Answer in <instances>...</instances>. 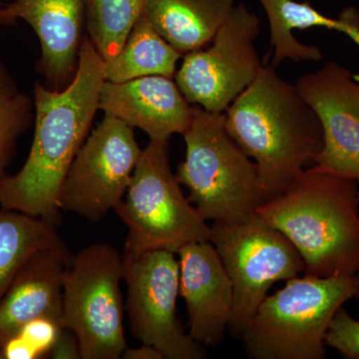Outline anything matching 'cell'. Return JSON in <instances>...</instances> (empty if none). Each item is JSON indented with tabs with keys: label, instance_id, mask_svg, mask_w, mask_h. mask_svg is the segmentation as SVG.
Segmentation results:
<instances>
[{
	"label": "cell",
	"instance_id": "6da1fadb",
	"mask_svg": "<svg viewBox=\"0 0 359 359\" xmlns=\"http://www.w3.org/2000/svg\"><path fill=\"white\" fill-rule=\"evenodd\" d=\"M103 62L85 36L76 75L65 89L55 91L35 82L32 148L20 171L0 182V208L61 223V188L99 110Z\"/></svg>",
	"mask_w": 359,
	"mask_h": 359
},
{
	"label": "cell",
	"instance_id": "7a4b0ae2",
	"mask_svg": "<svg viewBox=\"0 0 359 359\" xmlns=\"http://www.w3.org/2000/svg\"><path fill=\"white\" fill-rule=\"evenodd\" d=\"M224 116L229 133L257 164L262 204L282 194L304 168L313 166L323 150L318 115L273 66H262Z\"/></svg>",
	"mask_w": 359,
	"mask_h": 359
},
{
	"label": "cell",
	"instance_id": "3957f363",
	"mask_svg": "<svg viewBox=\"0 0 359 359\" xmlns=\"http://www.w3.org/2000/svg\"><path fill=\"white\" fill-rule=\"evenodd\" d=\"M256 215L294 245L304 275L332 278L359 271V190L354 180L304 170Z\"/></svg>",
	"mask_w": 359,
	"mask_h": 359
},
{
	"label": "cell",
	"instance_id": "277c9868",
	"mask_svg": "<svg viewBox=\"0 0 359 359\" xmlns=\"http://www.w3.org/2000/svg\"><path fill=\"white\" fill-rule=\"evenodd\" d=\"M186 158L176 177L205 221L241 223L262 205L257 164L233 140L224 113L194 106L185 133Z\"/></svg>",
	"mask_w": 359,
	"mask_h": 359
},
{
	"label": "cell",
	"instance_id": "5b68a950",
	"mask_svg": "<svg viewBox=\"0 0 359 359\" xmlns=\"http://www.w3.org/2000/svg\"><path fill=\"white\" fill-rule=\"evenodd\" d=\"M355 295V276L287 280L262 302L245 330L252 359H323L325 335L339 309Z\"/></svg>",
	"mask_w": 359,
	"mask_h": 359
},
{
	"label": "cell",
	"instance_id": "8992f818",
	"mask_svg": "<svg viewBox=\"0 0 359 359\" xmlns=\"http://www.w3.org/2000/svg\"><path fill=\"white\" fill-rule=\"evenodd\" d=\"M180 185L170 165L169 141H150L114 209L128 229L125 256L158 250L177 254L184 245L210 241L211 226Z\"/></svg>",
	"mask_w": 359,
	"mask_h": 359
},
{
	"label": "cell",
	"instance_id": "52a82bcc",
	"mask_svg": "<svg viewBox=\"0 0 359 359\" xmlns=\"http://www.w3.org/2000/svg\"><path fill=\"white\" fill-rule=\"evenodd\" d=\"M124 259L106 243L72 257L62 280V327L76 334L81 359H118L127 346L123 313Z\"/></svg>",
	"mask_w": 359,
	"mask_h": 359
},
{
	"label": "cell",
	"instance_id": "ba28073f",
	"mask_svg": "<svg viewBox=\"0 0 359 359\" xmlns=\"http://www.w3.org/2000/svg\"><path fill=\"white\" fill-rule=\"evenodd\" d=\"M211 230L210 242L218 250L235 294L228 330L242 340L269 289L304 273V263L294 245L256 214L241 223L214 222Z\"/></svg>",
	"mask_w": 359,
	"mask_h": 359
},
{
	"label": "cell",
	"instance_id": "9c48e42d",
	"mask_svg": "<svg viewBox=\"0 0 359 359\" xmlns=\"http://www.w3.org/2000/svg\"><path fill=\"white\" fill-rule=\"evenodd\" d=\"M259 33L256 14L240 4L219 28L211 43L188 52L174 80L191 104L224 113L256 79L262 65L254 41Z\"/></svg>",
	"mask_w": 359,
	"mask_h": 359
},
{
	"label": "cell",
	"instance_id": "30bf717a",
	"mask_svg": "<svg viewBox=\"0 0 359 359\" xmlns=\"http://www.w3.org/2000/svg\"><path fill=\"white\" fill-rule=\"evenodd\" d=\"M175 255L163 250L123 255L131 334L165 359H205V347L186 334L177 314L180 266Z\"/></svg>",
	"mask_w": 359,
	"mask_h": 359
},
{
	"label": "cell",
	"instance_id": "8fae6325",
	"mask_svg": "<svg viewBox=\"0 0 359 359\" xmlns=\"http://www.w3.org/2000/svg\"><path fill=\"white\" fill-rule=\"evenodd\" d=\"M134 128L104 115L73 160L61 188V211L99 222L119 204L140 159Z\"/></svg>",
	"mask_w": 359,
	"mask_h": 359
},
{
	"label": "cell",
	"instance_id": "7c38bea8",
	"mask_svg": "<svg viewBox=\"0 0 359 359\" xmlns=\"http://www.w3.org/2000/svg\"><path fill=\"white\" fill-rule=\"evenodd\" d=\"M323 130V148L311 170L354 180L359 185V80L327 62L295 83Z\"/></svg>",
	"mask_w": 359,
	"mask_h": 359
},
{
	"label": "cell",
	"instance_id": "4fadbf2b",
	"mask_svg": "<svg viewBox=\"0 0 359 359\" xmlns=\"http://www.w3.org/2000/svg\"><path fill=\"white\" fill-rule=\"evenodd\" d=\"M25 20L39 40L35 69L47 88L61 91L74 79L85 37V0H13L0 6V25Z\"/></svg>",
	"mask_w": 359,
	"mask_h": 359
},
{
	"label": "cell",
	"instance_id": "5bb4252c",
	"mask_svg": "<svg viewBox=\"0 0 359 359\" xmlns=\"http://www.w3.org/2000/svg\"><path fill=\"white\" fill-rule=\"evenodd\" d=\"M180 294L188 311V334L204 347L218 346L233 316V287L210 241L191 243L177 252Z\"/></svg>",
	"mask_w": 359,
	"mask_h": 359
},
{
	"label": "cell",
	"instance_id": "9a60e30c",
	"mask_svg": "<svg viewBox=\"0 0 359 359\" xmlns=\"http://www.w3.org/2000/svg\"><path fill=\"white\" fill-rule=\"evenodd\" d=\"M193 107L174 78L146 76L121 83L104 82L99 110L148 135L150 141H169L185 133Z\"/></svg>",
	"mask_w": 359,
	"mask_h": 359
},
{
	"label": "cell",
	"instance_id": "2e32d148",
	"mask_svg": "<svg viewBox=\"0 0 359 359\" xmlns=\"http://www.w3.org/2000/svg\"><path fill=\"white\" fill-rule=\"evenodd\" d=\"M72 257L65 245L45 248L26 259L0 301V348L40 316L62 325V280Z\"/></svg>",
	"mask_w": 359,
	"mask_h": 359
},
{
	"label": "cell",
	"instance_id": "e0dca14e",
	"mask_svg": "<svg viewBox=\"0 0 359 359\" xmlns=\"http://www.w3.org/2000/svg\"><path fill=\"white\" fill-rule=\"evenodd\" d=\"M264 7L271 29L269 51H273L271 66L276 67L285 59L320 61L323 53L318 47L302 44L294 35V29L325 27L344 33L359 47V11L355 7L344 9L339 18H328L311 6L309 1L295 0H259ZM359 80V75L354 74Z\"/></svg>",
	"mask_w": 359,
	"mask_h": 359
},
{
	"label": "cell",
	"instance_id": "ac0fdd59",
	"mask_svg": "<svg viewBox=\"0 0 359 359\" xmlns=\"http://www.w3.org/2000/svg\"><path fill=\"white\" fill-rule=\"evenodd\" d=\"M235 0H145L143 15L183 55L208 46Z\"/></svg>",
	"mask_w": 359,
	"mask_h": 359
},
{
	"label": "cell",
	"instance_id": "d6986e66",
	"mask_svg": "<svg viewBox=\"0 0 359 359\" xmlns=\"http://www.w3.org/2000/svg\"><path fill=\"white\" fill-rule=\"evenodd\" d=\"M181 56L142 14L119 53L103 60L104 79L121 83L146 76L174 78Z\"/></svg>",
	"mask_w": 359,
	"mask_h": 359
},
{
	"label": "cell",
	"instance_id": "ffe728a7",
	"mask_svg": "<svg viewBox=\"0 0 359 359\" xmlns=\"http://www.w3.org/2000/svg\"><path fill=\"white\" fill-rule=\"evenodd\" d=\"M65 245L56 224L0 208V301L28 257L45 248Z\"/></svg>",
	"mask_w": 359,
	"mask_h": 359
},
{
	"label": "cell",
	"instance_id": "44dd1931",
	"mask_svg": "<svg viewBox=\"0 0 359 359\" xmlns=\"http://www.w3.org/2000/svg\"><path fill=\"white\" fill-rule=\"evenodd\" d=\"M145 0H85L86 29L103 60L115 57L143 14Z\"/></svg>",
	"mask_w": 359,
	"mask_h": 359
},
{
	"label": "cell",
	"instance_id": "7402d4cb",
	"mask_svg": "<svg viewBox=\"0 0 359 359\" xmlns=\"http://www.w3.org/2000/svg\"><path fill=\"white\" fill-rule=\"evenodd\" d=\"M33 97L21 91L0 52V182L7 176L18 141L34 123Z\"/></svg>",
	"mask_w": 359,
	"mask_h": 359
},
{
	"label": "cell",
	"instance_id": "603a6c76",
	"mask_svg": "<svg viewBox=\"0 0 359 359\" xmlns=\"http://www.w3.org/2000/svg\"><path fill=\"white\" fill-rule=\"evenodd\" d=\"M325 346L337 349L344 358L359 359V320L342 306L335 314L325 335Z\"/></svg>",
	"mask_w": 359,
	"mask_h": 359
},
{
	"label": "cell",
	"instance_id": "cb8c5ba5",
	"mask_svg": "<svg viewBox=\"0 0 359 359\" xmlns=\"http://www.w3.org/2000/svg\"><path fill=\"white\" fill-rule=\"evenodd\" d=\"M62 328V325L53 318L40 316L25 323L16 334L41 358L50 353Z\"/></svg>",
	"mask_w": 359,
	"mask_h": 359
},
{
	"label": "cell",
	"instance_id": "d4e9b609",
	"mask_svg": "<svg viewBox=\"0 0 359 359\" xmlns=\"http://www.w3.org/2000/svg\"><path fill=\"white\" fill-rule=\"evenodd\" d=\"M48 355L53 359H81L76 334L69 328L63 327Z\"/></svg>",
	"mask_w": 359,
	"mask_h": 359
},
{
	"label": "cell",
	"instance_id": "484cf974",
	"mask_svg": "<svg viewBox=\"0 0 359 359\" xmlns=\"http://www.w3.org/2000/svg\"><path fill=\"white\" fill-rule=\"evenodd\" d=\"M122 358L124 359H165L164 355L155 348L154 346H148V344H142L140 347L131 348L127 347L122 354Z\"/></svg>",
	"mask_w": 359,
	"mask_h": 359
},
{
	"label": "cell",
	"instance_id": "4316f807",
	"mask_svg": "<svg viewBox=\"0 0 359 359\" xmlns=\"http://www.w3.org/2000/svg\"><path fill=\"white\" fill-rule=\"evenodd\" d=\"M354 297H356L359 301V271L355 275V295H354Z\"/></svg>",
	"mask_w": 359,
	"mask_h": 359
}]
</instances>
